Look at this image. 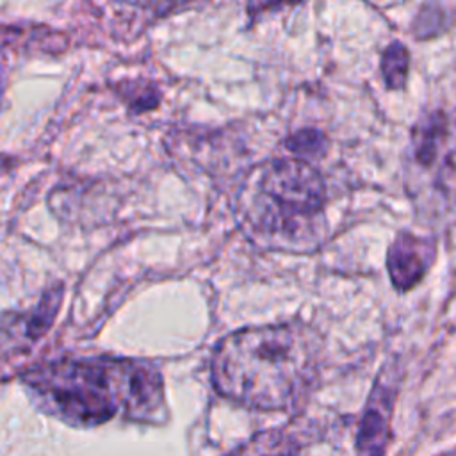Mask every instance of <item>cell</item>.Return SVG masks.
Returning a JSON list of instances; mask_svg holds the SVG:
<instances>
[{"instance_id":"6da1fadb","label":"cell","mask_w":456,"mask_h":456,"mask_svg":"<svg viewBox=\"0 0 456 456\" xmlns=\"http://www.w3.org/2000/svg\"><path fill=\"white\" fill-rule=\"evenodd\" d=\"M21 381L41 410L71 426H98L118 413L137 422L166 417L162 376L142 360L62 356L25 369Z\"/></svg>"},{"instance_id":"7a4b0ae2","label":"cell","mask_w":456,"mask_h":456,"mask_svg":"<svg viewBox=\"0 0 456 456\" xmlns=\"http://www.w3.org/2000/svg\"><path fill=\"white\" fill-rule=\"evenodd\" d=\"M315 333L299 324L237 330L212 354V383L226 399L255 410H285L314 378Z\"/></svg>"},{"instance_id":"3957f363","label":"cell","mask_w":456,"mask_h":456,"mask_svg":"<svg viewBox=\"0 0 456 456\" xmlns=\"http://www.w3.org/2000/svg\"><path fill=\"white\" fill-rule=\"evenodd\" d=\"M240 203L251 230L285 248L314 239L322 226L326 185L308 160L276 157L251 171Z\"/></svg>"},{"instance_id":"277c9868","label":"cell","mask_w":456,"mask_h":456,"mask_svg":"<svg viewBox=\"0 0 456 456\" xmlns=\"http://www.w3.org/2000/svg\"><path fill=\"white\" fill-rule=\"evenodd\" d=\"M436 256V242L411 232H399L387 251L388 278L397 292H408L426 276Z\"/></svg>"},{"instance_id":"5b68a950","label":"cell","mask_w":456,"mask_h":456,"mask_svg":"<svg viewBox=\"0 0 456 456\" xmlns=\"http://www.w3.org/2000/svg\"><path fill=\"white\" fill-rule=\"evenodd\" d=\"M394 388L383 381V376L376 379L367 408L360 420L356 435L358 456H385L388 442V419L392 411Z\"/></svg>"},{"instance_id":"8992f818","label":"cell","mask_w":456,"mask_h":456,"mask_svg":"<svg viewBox=\"0 0 456 456\" xmlns=\"http://www.w3.org/2000/svg\"><path fill=\"white\" fill-rule=\"evenodd\" d=\"M61 303H62V285L57 283L41 296L39 303L30 312L23 315H12V317L5 314L9 319H12V322L4 319V337H9L11 333L12 337L4 340V347H7L12 340H16L14 349L18 347V344H25V346L36 344L53 324Z\"/></svg>"},{"instance_id":"52a82bcc","label":"cell","mask_w":456,"mask_h":456,"mask_svg":"<svg viewBox=\"0 0 456 456\" xmlns=\"http://www.w3.org/2000/svg\"><path fill=\"white\" fill-rule=\"evenodd\" d=\"M381 75L388 89H403L410 69V52L401 41H392L381 53Z\"/></svg>"},{"instance_id":"ba28073f","label":"cell","mask_w":456,"mask_h":456,"mask_svg":"<svg viewBox=\"0 0 456 456\" xmlns=\"http://www.w3.org/2000/svg\"><path fill=\"white\" fill-rule=\"evenodd\" d=\"M294 445L290 444V436L283 433L271 431L265 435L255 436L244 447L232 452L230 456H292Z\"/></svg>"},{"instance_id":"9c48e42d","label":"cell","mask_w":456,"mask_h":456,"mask_svg":"<svg viewBox=\"0 0 456 456\" xmlns=\"http://www.w3.org/2000/svg\"><path fill=\"white\" fill-rule=\"evenodd\" d=\"M285 148L297 159L308 160L310 157H319L328 148V139L319 128H301L285 139Z\"/></svg>"},{"instance_id":"30bf717a","label":"cell","mask_w":456,"mask_h":456,"mask_svg":"<svg viewBox=\"0 0 456 456\" xmlns=\"http://www.w3.org/2000/svg\"><path fill=\"white\" fill-rule=\"evenodd\" d=\"M447 27V16L436 4H426L413 23V34L417 39H429L442 34Z\"/></svg>"},{"instance_id":"8fae6325","label":"cell","mask_w":456,"mask_h":456,"mask_svg":"<svg viewBox=\"0 0 456 456\" xmlns=\"http://www.w3.org/2000/svg\"><path fill=\"white\" fill-rule=\"evenodd\" d=\"M126 93L123 94L125 100H128V105L132 110L139 112V110H148L153 109L159 103V89L153 84L148 86H141V84H134L128 82V87H125Z\"/></svg>"}]
</instances>
